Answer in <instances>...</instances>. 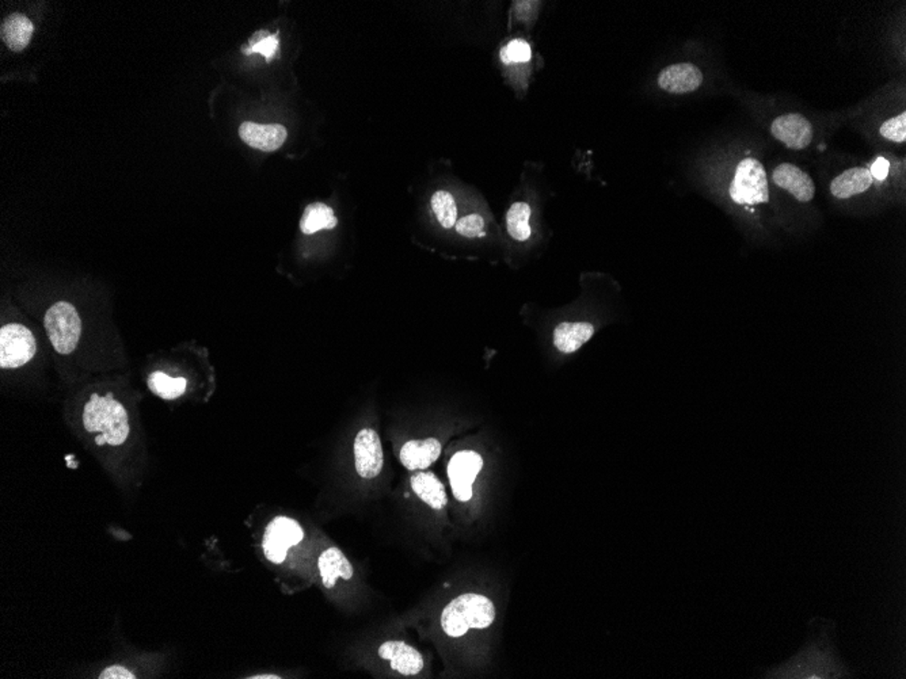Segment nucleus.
I'll use <instances>...</instances> for the list:
<instances>
[{
    "label": "nucleus",
    "instance_id": "f257e3e1",
    "mask_svg": "<svg viewBox=\"0 0 906 679\" xmlns=\"http://www.w3.org/2000/svg\"><path fill=\"white\" fill-rule=\"evenodd\" d=\"M827 624L804 650L782 666L770 670L764 678L774 679H838L851 678L852 673L838 656Z\"/></svg>",
    "mask_w": 906,
    "mask_h": 679
},
{
    "label": "nucleus",
    "instance_id": "f03ea898",
    "mask_svg": "<svg viewBox=\"0 0 906 679\" xmlns=\"http://www.w3.org/2000/svg\"><path fill=\"white\" fill-rule=\"evenodd\" d=\"M83 426L89 433H100L95 437L98 446H121L130 437V416L113 393L91 395L83 410Z\"/></svg>",
    "mask_w": 906,
    "mask_h": 679
},
{
    "label": "nucleus",
    "instance_id": "7ed1b4c3",
    "mask_svg": "<svg viewBox=\"0 0 906 679\" xmlns=\"http://www.w3.org/2000/svg\"><path fill=\"white\" fill-rule=\"evenodd\" d=\"M496 606L485 595L469 594L452 600L441 613V628L451 637L464 636L469 630H486L496 620Z\"/></svg>",
    "mask_w": 906,
    "mask_h": 679
},
{
    "label": "nucleus",
    "instance_id": "20e7f679",
    "mask_svg": "<svg viewBox=\"0 0 906 679\" xmlns=\"http://www.w3.org/2000/svg\"><path fill=\"white\" fill-rule=\"evenodd\" d=\"M729 194L738 205H759L770 201L767 172L757 159L746 158L738 163Z\"/></svg>",
    "mask_w": 906,
    "mask_h": 679
},
{
    "label": "nucleus",
    "instance_id": "39448f33",
    "mask_svg": "<svg viewBox=\"0 0 906 679\" xmlns=\"http://www.w3.org/2000/svg\"><path fill=\"white\" fill-rule=\"evenodd\" d=\"M47 338L58 353L71 354L79 343L82 320L77 308L67 301L50 307L44 319Z\"/></svg>",
    "mask_w": 906,
    "mask_h": 679
},
{
    "label": "nucleus",
    "instance_id": "423d86ee",
    "mask_svg": "<svg viewBox=\"0 0 906 679\" xmlns=\"http://www.w3.org/2000/svg\"><path fill=\"white\" fill-rule=\"evenodd\" d=\"M37 343L32 331L22 324H5L0 329V366L16 369L36 356Z\"/></svg>",
    "mask_w": 906,
    "mask_h": 679
},
{
    "label": "nucleus",
    "instance_id": "0eeeda50",
    "mask_svg": "<svg viewBox=\"0 0 906 679\" xmlns=\"http://www.w3.org/2000/svg\"><path fill=\"white\" fill-rule=\"evenodd\" d=\"M303 538L304 532L298 521L288 517H276L265 530L262 548L268 560L281 564L287 558L288 549L300 544Z\"/></svg>",
    "mask_w": 906,
    "mask_h": 679
},
{
    "label": "nucleus",
    "instance_id": "6e6552de",
    "mask_svg": "<svg viewBox=\"0 0 906 679\" xmlns=\"http://www.w3.org/2000/svg\"><path fill=\"white\" fill-rule=\"evenodd\" d=\"M483 460L479 453L461 451L456 453L448 464V477L453 496L460 502L472 498V485L482 471Z\"/></svg>",
    "mask_w": 906,
    "mask_h": 679
},
{
    "label": "nucleus",
    "instance_id": "1a4fd4ad",
    "mask_svg": "<svg viewBox=\"0 0 906 679\" xmlns=\"http://www.w3.org/2000/svg\"><path fill=\"white\" fill-rule=\"evenodd\" d=\"M354 464L363 479L379 476L385 464L382 441L374 429H363L354 440Z\"/></svg>",
    "mask_w": 906,
    "mask_h": 679
},
{
    "label": "nucleus",
    "instance_id": "9d476101",
    "mask_svg": "<svg viewBox=\"0 0 906 679\" xmlns=\"http://www.w3.org/2000/svg\"><path fill=\"white\" fill-rule=\"evenodd\" d=\"M771 133L791 150H804L813 140V127L802 114H783L774 120Z\"/></svg>",
    "mask_w": 906,
    "mask_h": 679
},
{
    "label": "nucleus",
    "instance_id": "9b49d317",
    "mask_svg": "<svg viewBox=\"0 0 906 679\" xmlns=\"http://www.w3.org/2000/svg\"><path fill=\"white\" fill-rule=\"evenodd\" d=\"M703 83V74L690 63L672 64L658 75V86L669 94H688L698 90Z\"/></svg>",
    "mask_w": 906,
    "mask_h": 679
},
{
    "label": "nucleus",
    "instance_id": "f8f14e48",
    "mask_svg": "<svg viewBox=\"0 0 906 679\" xmlns=\"http://www.w3.org/2000/svg\"><path fill=\"white\" fill-rule=\"evenodd\" d=\"M379 656L385 661H390L391 669L402 675H416L424 669V658L421 653L404 642H383L379 648Z\"/></svg>",
    "mask_w": 906,
    "mask_h": 679
},
{
    "label": "nucleus",
    "instance_id": "ddd939ff",
    "mask_svg": "<svg viewBox=\"0 0 906 679\" xmlns=\"http://www.w3.org/2000/svg\"><path fill=\"white\" fill-rule=\"evenodd\" d=\"M772 180H774L776 186H779L780 189H785V192L791 193L795 197V200L801 201V203H809V201L815 198V182H813L810 175H807L804 170L794 166V164H779L774 170Z\"/></svg>",
    "mask_w": 906,
    "mask_h": 679
},
{
    "label": "nucleus",
    "instance_id": "4468645a",
    "mask_svg": "<svg viewBox=\"0 0 906 679\" xmlns=\"http://www.w3.org/2000/svg\"><path fill=\"white\" fill-rule=\"evenodd\" d=\"M287 130L282 125H261L256 122H243L239 136L248 147L264 152H273L281 148L287 140Z\"/></svg>",
    "mask_w": 906,
    "mask_h": 679
},
{
    "label": "nucleus",
    "instance_id": "2eb2a0df",
    "mask_svg": "<svg viewBox=\"0 0 906 679\" xmlns=\"http://www.w3.org/2000/svg\"><path fill=\"white\" fill-rule=\"evenodd\" d=\"M441 449L443 446L436 438L408 441L402 446L399 460L408 471H424L438 460Z\"/></svg>",
    "mask_w": 906,
    "mask_h": 679
},
{
    "label": "nucleus",
    "instance_id": "dca6fc26",
    "mask_svg": "<svg viewBox=\"0 0 906 679\" xmlns=\"http://www.w3.org/2000/svg\"><path fill=\"white\" fill-rule=\"evenodd\" d=\"M593 335L595 326L589 321H564L553 329V346L561 353L573 354L580 350Z\"/></svg>",
    "mask_w": 906,
    "mask_h": 679
},
{
    "label": "nucleus",
    "instance_id": "f3484780",
    "mask_svg": "<svg viewBox=\"0 0 906 679\" xmlns=\"http://www.w3.org/2000/svg\"><path fill=\"white\" fill-rule=\"evenodd\" d=\"M318 569L324 588L329 590L334 589L338 578L351 580L354 575L351 561L346 558L345 553L337 547L327 548L321 552L318 559Z\"/></svg>",
    "mask_w": 906,
    "mask_h": 679
},
{
    "label": "nucleus",
    "instance_id": "a211bd4d",
    "mask_svg": "<svg viewBox=\"0 0 906 679\" xmlns=\"http://www.w3.org/2000/svg\"><path fill=\"white\" fill-rule=\"evenodd\" d=\"M411 488L422 502L435 510H443L448 503L446 488L432 472H416L411 476Z\"/></svg>",
    "mask_w": 906,
    "mask_h": 679
},
{
    "label": "nucleus",
    "instance_id": "6ab92c4d",
    "mask_svg": "<svg viewBox=\"0 0 906 679\" xmlns=\"http://www.w3.org/2000/svg\"><path fill=\"white\" fill-rule=\"evenodd\" d=\"M872 182H874V178H872L869 170L857 167V169L847 170L843 174L836 177L830 183V192L838 200H847V198L854 197V195L869 190Z\"/></svg>",
    "mask_w": 906,
    "mask_h": 679
},
{
    "label": "nucleus",
    "instance_id": "aec40b11",
    "mask_svg": "<svg viewBox=\"0 0 906 679\" xmlns=\"http://www.w3.org/2000/svg\"><path fill=\"white\" fill-rule=\"evenodd\" d=\"M33 29L35 27L27 16H22V14H13L3 21L0 33H2V40L5 41V46L14 52H21L30 43Z\"/></svg>",
    "mask_w": 906,
    "mask_h": 679
},
{
    "label": "nucleus",
    "instance_id": "412c9836",
    "mask_svg": "<svg viewBox=\"0 0 906 679\" xmlns=\"http://www.w3.org/2000/svg\"><path fill=\"white\" fill-rule=\"evenodd\" d=\"M531 214H532V209H531L530 204L525 203V201H517V203L511 204L505 217L506 229H508V234L511 235V239L520 243L530 240L531 235H532V228L530 225Z\"/></svg>",
    "mask_w": 906,
    "mask_h": 679
},
{
    "label": "nucleus",
    "instance_id": "4be33fe9",
    "mask_svg": "<svg viewBox=\"0 0 906 679\" xmlns=\"http://www.w3.org/2000/svg\"><path fill=\"white\" fill-rule=\"evenodd\" d=\"M338 225L334 211L323 203H312L304 209L300 219V231L314 235L321 229H334Z\"/></svg>",
    "mask_w": 906,
    "mask_h": 679
},
{
    "label": "nucleus",
    "instance_id": "5701e85b",
    "mask_svg": "<svg viewBox=\"0 0 906 679\" xmlns=\"http://www.w3.org/2000/svg\"><path fill=\"white\" fill-rule=\"evenodd\" d=\"M147 382L151 392L164 401H174L186 391V380L184 377H170L163 371H153Z\"/></svg>",
    "mask_w": 906,
    "mask_h": 679
},
{
    "label": "nucleus",
    "instance_id": "b1692460",
    "mask_svg": "<svg viewBox=\"0 0 906 679\" xmlns=\"http://www.w3.org/2000/svg\"><path fill=\"white\" fill-rule=\"evenodd\" d=\"M430 206L444 229H452L458 223V206L455 197L447 190H437L430 198Z\"/></svg>",
    "mask_w": 906,
    "mask_h": 679
},
{
    "label": "nucleus",
    "instance_id": "393cba45",
    "mask_svg": "<svg viewBox=\"0 0 906 679\" xmlns=\"http://www.w3.org/2000/svg\"><path fill=\"white\" fill-rule=\"evenodd\" d=\"M254 37L256 38L251 40L248 49H245L243 52L246 55L259 53V55L265 56L268 61L273 60L276 57L277 50H279V37H277V35L259 32Z\"/></svg>",
    "mask_w": 906,
    "mask_h": 679
},
{
    "label": "nucleus",
    "instance_id": "a878e982",
    "mask_svg": "<svg viewBox=\"0 0 906 679\" xmlns=\"http://www.w3.org/2000/svg\"><path fill=\"white\" fill-rule=\"evenodd\" d=\"M531 56H532V49H531L530 44L521 38L511 40L508 46L503 47L500 50V58L505 64L527 63L531 60Z\"/></svg>",
    "mask_w": 906,
    "mask_h": 679
},
{
    "label": "nucleus",
    "instance_id": "bb28decb",
    "mask_svg": "<svg viewBox=\"0 0 906 679\" xmlns=\"http://www.w3.org/2000/svg\"><path fill=\"white\" fill-rule=\"evenodd\" d=\"M456 232L469 239L485 236L486 223L480 214H471L461 217L455 225Z\"/></svg>",
    "mask_w": 906,
    "mask_h": 679
},
{
    "label": "nucleus",
    "instance_id": "cd10ccee",
    "mask_svg": "<svg viewBox=\"0 0 906 679\" xmlns=\"http://www.w3.org/2000/svg\"><path fill=\"white\" fill-rule=\"evenodd\" d=\"M905 125L906 114L901 113L900 116L893 117V119L883 122L880 130V135L893 142H905Z\"/></svg>",
    "mask_w": 906,
    "mask_h": 679
},
{
    "label": "nucleus",
    "instance_id": "c85d7f7f",
    "mask_svg": "<svg viewBox=\"0 0 906 679\" xmlns=\"http://www.w3.org/2000/svg\"><path fill=\"white\" fill-rule=\"evenodd\" d=\"M100 679H135L136 675L130 670L122 666H111L103 670L100 675Z\"/></svg>",
    "mask_w": 906,
    "mask_h": 679
},
{
    "label": "nucleus",
    "instance_id": "c756f323",
    "mask_svg": "<svg viewBox=\"0 0 906 679\" xmlns=\"http://www.w3.org/2000/svg\"><path fill=\"white\" fill-rule=\"evenodd\" d=\"M872 178H877V180L883 181L889 174V162L885 161L883 158L877 159L872 164L871 170Z\"/></svg>",
    "mask_w": 906,
    "mask_h": 679
},
{
    "label": "nucleus",
    "instance_id": "7c9ffc66",
    "mask_svg": "<svg viewBox=\"0 0 906 679\" xmlns=\"http://www.w3.org/2000/svg\"><path fill=\"white\" fill-rule=\"evenodd\" d=\"M253 679H279V675H256V677H251Z\"/></svg>",
    "mask_w": 906,
    "mask_h": 679
}]
</instances>
